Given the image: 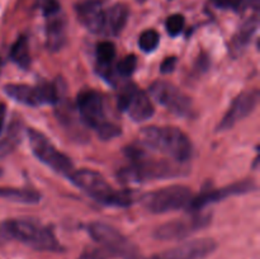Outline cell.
I'll return each mask as SVG.
<instances>
[{"label": "cell", "instance_id": "1", "mask_svg": "<svg viewBox=\"0 0 260 259\" xmlns=\"http://www.w3.org/2000/svg\"><path fill=\"white\" fill-rule=\"evenodd\" d=\"M124 154L129 160V165L118 173V178L123 183H142L185 174V170L179 163L159 160L139 146L126 147Z\"/></svg>", "mask_w": 260, "mask_h": 259}, {"label": "cell", "instance_id": "2", "mask_svg": "<svg viewBox=\"0 0 260 259\" xmlns=\"http://www.w3.org/2000/svg\"><path fill=\"white\" fill-rule=\"evenodd\" d=\"M140 142L145 149L164 154L173 161L184 164L192 156V144L182 130L172 126H149L140 132Z\"/></svg>", "mask_w": 260, "mask_h": 259}, {"label": "cell", "instance_id": "3", "mask_svg": "<svg viewBox=\"0 0 260 259\" xmlns=\"http://www.w3.org/2000/svg\"><path fill=\"white\" fill-rule=\"evenodd\" d=\"M68 178L76 188L101 205L109 207H128L134 203L131 192L117 190L98 172L90 169L73 170Z\"/></svg>", "mask_w": 260, "mask_h": 259}, {"label": "cell", "instance_id": "4", "mask_svg": "<svg viewBox=\"0 0 260 259\" xmlns=\"http://www.w3.org/2000/svg\"><path fill=\"white\" fill-rule=\"evenodd\" d=\"M76 111L81 122L94 130L99 139L107 141L121 135V128L107 119L103 96L96 90L86 89L80 91L76 98Z\"/></svg>", "mask_w": 260, "mask_h": 259}, {"label": "cell", "instance_id": "5", "mask_svg": "<svg viewBox=\"0 0 260 259\" xmlns=\"http://www.w3.org/2000/svg\"><path fill=\"white\" fill-rule=\"evenodd\" d=\"M10 240H18L32 249L40 251H62L60 241L55 236L53 231L47 226L41 225L37 221L27 218L5 221Z\"/></svg>", "mask_w": 260, "mask_h": 259}, {"label": "cell", "instance_id": "6", "mask_svg": "<svg viewBox=\"0 0 260 259\" xmlns=\"http://www.w3.org/2000/svg\"><path fill=\"white\" fill-rule=\"evenodd\" d=\"M65 86L62 79H56L53 83H41L38 85L7 84L4 93L13 101L28 107H41L46 104L55 106L65 95Z\"/></svg>", "mask_w": 260, "mask_h": 259}, {"label": "cell", "instance_id": "7", "mask_svg": "<svg viewBox=\"0 0 260 259\" xmlns=\"http://www.w3.org/2000/svg\"><path fill=\"white\" fill-rule=\"evenodd\" d=\"M192 198L193 193L190 188L182 184H173L145 193L139 201L147 212L159 215L188 207Z\"/></svg>", "mask_w": 260, "mask_h": 259}, {"label": "cell", "instance_id": "8", "mask_svg": "<svg viewBox=\"0 0 260 259\" xmlns=\"http://www.w3.org/2000/svg\"><path fill=\"white\" fill-rule=\"evenodd\" d=\"M88 233L94 241L102 246L109 256H119L123 259H140L139 249L129 239L116 228L106 222L95 221L88 225Z\"/></svg>", "mask_w": 260, "mask_h": 259}, {"label": "cell", "instance_id": "9", "mask_svg": "<svg viewBox=\"0 0 260 259\" xmlns=\"http://www.w3.org/2000/svg\"><path fill=\"white\" fill-rule=\"evenodd\" d=\"M27 135L33 155L51 170L68 178L69 174L74 170L70 157L56 149L52 142L42 132L35 128H29L27 131Z\"/></svg>", "mask_w": 260, "mask_h": 259}, {"label": "cell", "instance_id": "10", "mask_svg": "<svg viewBox=\"0 0 260 259\" xmlns=\"http://www.w3.org/2000/svg\"><path fill=\"white\" fill-rule=\"evenodd\" d=\"M149 93L157 103L177 116L189 117L192 114L193 104L189 96L169 81H154L150 85Z\"/></svg>", "mask_w": 260, "mask_h": 259}, {"label": "cell", "instance_id": "11", "mask_svg": "<svg viewBox=\"0 0 260 259\" xmlns=\"http://www.w3.org/2000/svg\"><path fill=\"white\" fill-rule=\"evenodd\" d=\"M117 106L135 122H145L154 116V106L147 94L135 84L128 83L119 90Z\"/></svg>", "mask_w": 260, "mask_h": 259}, {"label": "cell", "instance_id": "12", "mask_svg": "<svg viewBox=\"0 0 260 259\" xmlns=\"http://www.w3.org/2000/svg\"><path fill=\"white\" fill-rule=\"evenodd\" d=\"M210 222L211 216L202 215V213L178 218V220L169 221L156 228V230L154 231V238L165 241L182 240L205 229Z\"/></svg>", "mask_w": 260, "mask_h": 259}, {"label": "cell", "instance_id": "13", "mask_svg": "<svg viewBox=\"0 0 260 259\" xmlns=\"http://www.w3.org/2000/svg\"><path fill=\"white\" fill-rule=\"evenodd\" d=\"M255 189L256 185L251 179L233 183V184L218 188V189L203 192L201 195L196 196V197L193 196L192 201H190L189 206H188V210H190L192 212H200V211H202L203 208L212 205V203L220 202V201L226 200L229 197H234V196L245 195V193L253 192Z\"/></svg>", "mask_w": 260, "mask_h": 259}, {"label": "cell", "instance_id": "14", "mask_svg": "<svg viewBox=\"0 0 260 259\" xmlns=\"http://www.w3.org/2000/svg\"><path fill=\"white\" fill-rule=\"evenodd\" d=\"M259 102V90L258 89H250L239 94L234 102L231 103L230 108L222 117L221 122L217 126V131H229L240 121L245 119L249 114L254 112Z\"/></svg>", "mask_w": 260, "mask_h": 259}, {"label": "cell", "instance_id": "15", "mask_svg": "<svg viewBox=\"0 0 260 259\" xmlns=\"http://www.w3.org/2000/svg\"><path fill=\"white\" fill-rule=\"evenodd\" d=\"M216 248H217V244L213 239L201 238L185 241L180 245L174 246L162 253L154 254L149 258L140 259H203L212 254Z\"/></svg>", "mask_w": 260, "mask_h": 259}, {"label": "cell", "instance_id": "16", "mask_svg": "<svg viewBox=\"0 0 260 259\" xmlns=\"http://www.w3.org/2000/svg\"><path fill=\"white\" fill-rule=\"evenodd\" d=\"M104 3L106 0H79L74 7L79 22L95 35H102L103 32L106 15Z\"/></svg>", "mask_w": 260, "mask_h": 259}, {"label": "cell", "instance_id": "17", "mask_svg": "<svg viewBox=\"0 0 260 259\" xmlns=\"http://www.w3.org/2000/svg\"><path fill=\"white\" fill-rule=\"evenodd\" d=\"M56 106V117H57L58 122L61 123V126L65 128V131L70 135L73 139H76V141H85L86 134L84 130H81V124H84L81 122L80 117L76 113L75 108L71 106L70 102L66 99V96L63 95Z\"/></svg>", "mask_w": 260, "mask_h": 259}, {"label": "cell", "instance_id": "18", "mask_svg": "<svg viewBox=\"0 0 260 259\" xmlns=\"http://www.w3.org/2000/svg\"><path fill=\"white\" fill-rule=\"evenodd\" d=\"M46 47L52 52L61 50L66 41V22L61 12L46 18Z\"/></svg>", "mask_w": 260, "mask_h": 259}, {"label": "cell", "instance_id": "19", "mask_svg": "<svg viewBox=\"0 0 260 259\" xmlns=\"http://www.w3.org/2000/svg\"><path fill=\"white\" fill-rule=\"evenodd\" d=\"M128 8L124 4H114L109 9L106 10L104 15V25L102 35L109 36V37H116L121 35L124 29L128 20Z\"/></svg>", "mask_w": 260, "mask_h": 259}, {"label": "cell", "instance_id": "20", "mask_svg": "<svg viewBox=\"0 0 260 259\" xmlns=\"http://www.w3.org/2000/svg\"><path fill=\"white\" fill-rule=\"evenodd\" d=\"M258 15H253L239 27V29L234 35L233 40H231V51L235 55H240V53H243V51L246 50L249 43L251 42V38L258 29Z\"/></svg>", "mask_w": 260, "mask_h": 259}, {"label": "cell", "instance_id": "21", "mask_svg": "<svg viewBox=\"0 0 260 259\" xmlns=\"http://www.w3.org/2000/svg\"><path fill=\"white\" fill-rule=\"evenodd\" d=\"M96 63H98V73L103 78L111 81L113 79V60L116 58V46L109 41H103L96 45L95 48Z\"/></svg>", "mask_w": 260, "mask_h": 259}, {"label": "cell", "instance_id": "22", "mask_svg": "<svg viewBox=\"0 0 260 259\" xmlns=\"http://www.w3.org/2000/svg\"><path fill=\"white\" fill-rule=\"evenodd\" d=\"M0 196L12 202L24 203V205H35L41 200L40 192L29 188L0 187Z\"/></svg>", "mask_w": 260, "mask_h": 259}, {"label": "cell", "instance_id": "23", "mask_svg": "<svg viewBox=\"0 0 260 259\" xmlns=\"http://www.w3.org/2000/svg\"><path fill=\"white\" fill-rule=\"evenodd\" d=\"M10 58L14 63H17L20 69L27 70L30 66V53H29V43L28 37L20 36L13 45L10 50Z\"/></svg>", "mask_w": 260, "mask_h": 259}, {"label": "cell", "instance_id": "24", "mask_svg": "<svg viewBox=\"0 0 260 259\" xmlns=\"http://www.w3.org/2000/svg\"><path fill=\"white\" fill-rule=\"evenodd\" d=\"M213 5L218 9L233 10V12L241 13L249 8H258L259 0H212Z\"/></svg>", "mask_w": 260, "mask_h": 259}, {"label": "cell", "instance_id": "25", "mask_svg": "<svg viewBox=\"0 0 260 259\" xmlns=\"http://www.w3.org/2000/svg\"><path fill=\"white\" fill-rule=\"evenodd\" d=\"M20 141V127L18 123H14L9 128L8 136L4 140L0 141V157L5 156L9 152L13 151L15 146L19 144Z\"/></svg>", "mask_w": 260, "mask_h": 259}, {"label": "cell", "instance_id": "26", "mask_svg": "<svg viewBox=\"0 0 260 259\" xmlns=\"http://www.w3.org/2000/svg\"><path fill=\"white\" fill-rule=\"evenodd\" d=\"M160 42V36L159 33L155 29H147L140 35L139 37V46L141 48V51L149 53L152 51L156 50V47L159 46Z\"/></svg>", "mask_w": 260, "mask_h": 259}, {"label": "cell", "instance_id": "27", "mask_svg": "<svg viewBox=\"0 0 260 259\" xmlns=\"http://www.w3.org/2000/svg\"><path fill=\"white\" fill-rule=\"evenodd\" d=\"M137 66V58L135 55H128L124 58H122L118 63L116 65V73L118 74V76L121 78H129L132 74L135 73Z\"/></svg>", "mask_w": 260, "mask_h": 259}, {"label": "cell", "instance_id": "28", "mask_svg": "<svg viewBox=\"0 0 260 259\" xmlns=\"http://www.w3.org/2000/svg\"><path fill=\"white\" fill-rule=\"evenodd\" d=\"M184 24L185 19L182 14H173L165 22V28H167L168 35L172 36V37H177L182 33Z\"/></svg>", "mask_w": 260, "mask_h": 259}, {"label": "cell", "instance_id": "29", "mask_svg": "<svg viewBox=\"0 0 260 259\" xmlns=\"http://www.w3.org/2000/svg\"><path fill=\"white\" fill-rule=\"evenodd\" d=\"M41 9H42L43 15L46 18L61 12L60 4H58L57 0H42V3H41Z\"/></svg>", "mask_w": 260, "mask_h": 259}, {"label": "cell", "instance_id": "30", "mask_svg": "<svg viewBox=\"0 0 260 259\" xmlns=\"http://www.w3.org/2000/svg\"><path fill=\"white\" fill-rule=\"evenodd\" d=\"M177 57L172 56V57H167L160 65V71L161 74H170L174 71L175 66H177Z\"/></svg>", "mask_w": 260, "mask_h": 259}, {"label": "cell", "instance_id": "31", "mask_svg": "<svg viewBox=\"0 0 260 259\" xmlns=\"http://www.w3.org/2000/svg\"><path fill=\"white\" fill-rule=\"evenodd\" d=\"M9 240H10V236L9 234H8L5 221H2V222H0V246H2L3 244L8 243Z\"/></svg>", "mask_w": 260, "mask_h": 259}, {"label": "cell", "instance_id": "32", "mask_svg": "<svg viewBox=\"0 0 260 259\" xmlns=\"http://www.w3.org/2000/svg\"><path fill=\"white\" fill-rule=\"evenodd\" d=\"M5 117H7V107H5L4 103H0V135H2L3 128H4Z\"/></svg>", "mask_w": 260, "mask_h": 259}, {"label": "cell", "instance_id": "33", "mask_svg": "<svg viewBox=\"0 0 260 259\" xmlns=\"http://www.w3.org/2000/svg\"><path fill=\"white\" fill-rule=\"evenodd\" d=\"M137 2H139V3H145V2H146V0H137Z\"/></svg>", "mask_w": 260, "mask_h": 259}]
</instances>
